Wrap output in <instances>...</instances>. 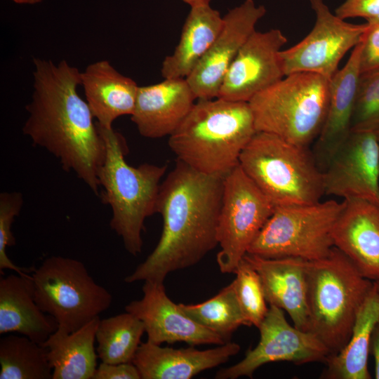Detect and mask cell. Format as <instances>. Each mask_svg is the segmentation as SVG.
I'll return each instance as SVG.
<instances>
[{
    "instance_id": "obj_25",
    "label": "cell",
    "mask_w": 379,
    "mask_h": 379,
    "mask_svg": "<svg viewBox=\"0 0 379 379\" xmlns=\"http://www.w3.org/2000/svg\"><path fill=\"white\" fill-rule=\"evenodd\" d=\"M100 317L72 331L57 328L41 345L47 349L52 379H93L98 358L95 341Z\"/></svg>"
},
{
    "instance_id": "obj_24",
    "label": "cell",
    "mask_w": 379,
    "mask_h": 379,
    "mask_svg": "<svg viewBox=\"0 0 379 379\" xmlns=\"http://www.w3.org/2000/svg\"><path fill=\"white\" fill-rule=\"evenodd\" d=\"M222 25L223 18L209 3L191 6L178 46L162 62V77L186 79L208 51Z\"/></svg>"
},
{
    "instance_id": "obj_11",
    "label": "cell",
    "mask_w": 379,
    "mask_h": 379,
    "mask_svg": "<svg viewBox=\"0 0 379 379\" xmlns=\"http://www.w3.org/2000/svg\"><path fill=\"white\" fill-rule=\"evenodd\" d=\"M309 1L316 15L314 25L302 41L281 50L282 67L285 76L309 72L330 80L347 52L362 40L368 24L347 22L332 13L323 0Z\"/></svg>"
},
{
    "instance_id": "obj_17",
    "label": "cell",
    "mask_w": 379,
    "mask_h": 379,
    "mask_svg": "<svg viewBox=\"0 0 379 379\" xmlns=\"http://www.w3.org/2000/svg\"><path fill=\"white\" fill-rule=\"evenodd\" d=\"M333 245L367 279L379 280V206L360 199L343 201L334 225Z\"/></svg>"
},
{
    "instance_id": "obj_33",
    "label": "cell",
    "mask_w": 379,
    "mask_h": 379,
    "mask_svg": "<svg viewBox=\"0 0 379 379\" xmlns=\"http://www.w3.org/2000/svg\"><path fill=\"white\" fill-rule=\"evenodd\" d=\"M368 24L361 41V73L379 68V20Z\"/></svg>"
},
{
    "instance_id": "obj_14",
    "label": "cell",
    "mask_w": 379,
    "mask_h": 379,
    "mask_svg": "<svg viewBox=\"0 0 379 379\" xmlns=\"http://www.w3.org/2000/svg\"><path fill=\"white\" fill-rule=\"evenodd\" d=\"M324 194L379 206V142L374 131H352L323 171Z\"/></svg>"
},
{
    "instance_id": "obj_22",
    "label": "cell",
    "mask_w": 379,
    "mask_h": 379,
    "mask_svg": "<svg viewBox=\"0 0 379 379\" xmlns=\"http://www.w3.org/2000/svg\"><path fill=\"white\" fill-rule=\"evenodd\" d=\"M81 85L100 126L112 128L117 118L133 113L139 86L109 61L102 60L88 65L81 72Z\"/></svg>"
},
{
    "instance_id": "obj_15",
    "label": "cell",
    "mask_w": 379,
    "mask_h": 379,
    "mask_svg": "<svg viewBox=\"0 0 379 379\" xmlns=\"http://www.w3.org/2000/svg\"><path fill=\"white\" fill-rule=\"evenodd\" d=\"M265 13L263 6H257L253 0H245L223 17L219 34L186 78L197 99L218 98L231 64Z\"/></svg>"
},
{
    "instance_id": "obj_20",
    "label": "cell",
    "mask_w": 379,
    "mask_h": 379,
    "mask_svg": "<svg viewBox=\"0 0 379 379\" xmlns=\"http://www.w3.org/2000/svg\"><path fill=\"white\" fill-rule=\"evenodd\" d=\"M243 258L258 273L269 305L286 311L296 328L308 331L309 261L292 257L266 258L250 253Z\"/></svg>"
},
{
    "instance_id": "obj_27",
    "label": "cell",
    "mask_w": 379,
    "mask_h": 379,
    "mask_svg": "<svg viewBox=\"0 0 379 379\" xmlns=\"http://www.w3.org/2000/svg\"><path fill=\"white\" fill-rule=\"evenodd\" d=\"M144 333L142 322L128 312L100 319L95 335L98 358L107 364L132 362Z\"/></svg>"
},
{
    "instance_id": "obj_36",
    "label": "cell",
    "mask_w": 379,
    "mask_h": 379,
    "mask_svg": "<svg viewBox=\"0 0 379 379\" xmlns=\"http://www.w3.org/2000/svg\"><path fill=\"white\" fill-rule=\"evenodd\" d=\"M370 352L375 361V378L379 379V321L375 326L370 343Z\"/></svg>"
},
{
    "instance_id": "obj_39",
    "label": "cell",
    "mask_w": 379,
    "mask_h": 379,
    "mask_svg": "<svg viewBox=\"0 0 379 379\" xmlns=\"http://www.w3.org/2000/svg\"><path fill=\"white\" fill-rule=\"evenodd\" d=\"M375 132V134L377 137V139L378 140V142H379V128H378L376 130L374 131Z\"/></svg>"
},
{
    "instance_id": "obj_31",
    "label": "cell",
    "mask_w": 379,
    "mask_h": 379,
    "mask_svg": "<svg viewBox=\"0 0 379 379\" xmlns=\"http://www.w3.org/2000/svg\"><path fill=\"white\" fill-rule=\"evenodd\" d=\"M379 128V68L361 73L355 97L352 131Z\"/></svg>"
},
{
    "instance_id": "obj_12",
    "label": "cell",
    "mask_w": 379,
    "mask_h": 379,
    "mask_svg": "<svg viewBox=\"0 0 379 379\" xmlns=\"http://www.w3.org/2000/svg\"><path fill=\"white\" fill-rule=\"evenodd\" d=\"M260 340L249 350L244 358L230 367L217 372L215 378H252L260 366L271 362L289 361L297 365L310 362H326L330 352L312 333L291 326L284 310L270 305L267 313L258 328Z\"/></svg>"
},
{
    "instance_id": "obj_1",
    "label": "cell",
    "mask_w": 379,
    "mask_h": 379,
    "mask_svg": "<svg viewBox=\"0 0 379 379\" xmlns=\"http://www.w3.org/2000/svg\"><path fill=\"white\" fill-rule=\"evenodd\" d=\"M34 90L23 133L53 155L95 195L105 143L86 100L79 94L81 72L66 60H34Z\"/></svg>"
},
{
    "instance_id": "obj_40",
    "label": "cell",
    "mask_w": 379,
    "mask_h": 379,
    "mask_svg": "<svg viewBox=\"0 0 379 379\" xmlns=\"http://www.w3.org/2000/svg\"><path fill=\"white\" fill-rule=\"evenodd\" d=\"M374 284L379 292V280L373 281Z\"/></svg>"
},
{
    "instance_id": "obj_6",
    "label": "cell",
    "mask_w": 379,
    "mask_h": 379,
    "mask_svg": "<svg viewBox=\"0 0 379 379\" xmlns=\"http://www.w3.org/2000/svg\"><path fill=\"white\" fill-rule=\"evenodd\" d=\"M239 165L274 206L310 204L324 194L323 172L307 147L258 131Z\"/></svg>"
},
{
    "instance_id": "obj_34",
    "label": "cell",
    "mask_w": 379,
    "mask_h": 379,
    "mask_svg": "<svg viewBox=\"0 0 379 379\" xmlns=\"http://www.w3.org/2000/svg\"><path fill=\"white\" fill-rule=\"evenodd\" d=\"M341 19L363 18L367 22L379 20V0H345L335 11Z\"/></svg>"
},
{
    "instance_id": "obj_7",
    "label": "cell",
    "mask_w": 379,
    "mask_h": 379,
    "mask_svg": "<svg viewBox=\"0 0 379 379\" xmlns=\"http://www.w3.org/2000/svg\"><path fill=\"white\" fill-rule=\"evenodd\" d=\"M329 81L313 73H292L256 94L248 103L257 132L308 147L325 120Z\"/></svg>"
},
{
    "instance_id": "obj_8",
    "label": "cell",
    "mask_w": 379,
    "mask_h": 379,
    "mask_svg": "<svg viewBox=\"0 0 379 379\" xmlns=\"http://www.w3.org/2000/svg\"><path fill=\"white\" fill-rule=\"evenodd\" d=\"M31 275L36 304L55 319L58 328L67 332L82 327L112 304L110 292L78 260L50 256Z\"/></svg>"
},
{
    "instance_id": "obj_38",
    "label": "cell",
    "mask_w": 379,
    "mask_h": 379,
    "mask_svg": "<svg viewBox=\"0 0 379 379\" xmlns=\"http://www.w3.org/2000/svg\"><path fill=\"white\" fill-rule=\"evenodd\" d=\"M190 6L200 3H210L211 0H182Z\"/></svg>"
},
{
    "instance_id": "obj_21",
    "label": "cell",
    "mask_w": 379,
    "mask_h": 379,
    "mask_svg": "<svg viewBox=\"0 0 379 379\" xmlns=\"http://www.w3.org/2000/svg\"><path fill=\"white\" fill-rule=\"evenodd\" d=\"M240 349L239 344L230 341L215 348L199 350L192 347H161L147 340L141 343L132 363L141 379H190L226 363Z\"/></svg>"
},
{
    "instance_id": "obj_13",
    "label": "cell",
    "mask_w": 379,
    "mask_h": 379,
    "mask_svg": "<svg viewBox=\"0 0 379 379\" xmlns=\"http://www.w3.org/2000/svg\"><path fill=\"white\" fill-rule=\"evenodd\" d=\"M288 39L279 29L255 30L231 64L218 98L249 102L256 94L285 77L280 58Z\"/></svg>"
},
{
    "instance_id": "obj_2",
    "label": "cell",
    "mask_w": 379,
    "mask_h": 379,
    "mask_svg": "<svg viewBox=\"0 0 379 379\" xmlns=\"http://www.w3.org/2000/svg\"><path fill=\"white\" fill-rule=\"evenodd\" d=\"M224 177L200 173L177 160L161 182L157 213L163 219L160 239L152 252L126 276V283H164L177 270L200 262L218 241Z\"/></svg>"
},
{
    "instance_id": "obj_4",
    "label": "cell",
    "mask_w": 379,
    "mask_h": 379,
    "mask_svg": "<svg viewBox=\"0 0 379 379\" xmlns=\"http://www.w3.org/2000/svg\"><path fill=\"white\" fill-rule=\"evenodd\" d=\"M98 124V123H97ZM105 143V157L98 177L102 203L111 206V228L121 238L131 255L140 253L146 218L157 213L161 185L168 166L142 164L130 166L125 160L124 138L113 128L98 124Z\"/></svg>"
},
{
    "instance_id": "obj_19",
    "label": "cell",
    "mask_w": 379,
    "mask_h": 379,
    "mask_svg": "<svg viewBox=\"0 0 379 379\" xmlns=\"http://www.w3.org/2000/svg\"><path fill=\"white\" fill-rule=\"evenodd\" d=\"M196 99L186 79H164L153 85L139 86L131 119L143 137L170 136L188 114Z\"/></svg>"
},
{
    "instance_id": "obj_28",
    "label": "cell",
    "mask_w": 379,
    "mask_h": 379,
    "mask_svg": "<svg viewBox=\"0 0 379 379\" xmlns=\"http://www.w3.org/2000/svg\"><path fill=\"white\" fill-rule=\"evenodd\" d=\"M1 379H52L47 349L25 335L0 339Z\"/></svg>"
},
{
    "instance_id": "obj_29",
    "label": "cell",
    "mask_w": 379,
    "mask_h": 379,
    "mask_svg": "<svg viewBox=\"0 0 379 379\" xmlns=\"http://www.w3.org/2000/svg\"><path fill=\"white\" fill-rule=\"evenodd\" d=\"M181 310L204 328L218 334L225 342L240 326H251L239 304L233 282L217 295L201 303H179Z\"/></svg>"
},
{
    "instance_id": "obj_30",
    "label": "cell",
    "mask_w": 379,
    "mask_h": 379,
    "mask_svg": "<svg viewBox=\"0 0 379 379\" xmlns=\"http://www.w3.org/2000/svg\"><path fill=\"white\" fill-rule=\"evenodd\" d=\"M234 274L232 282L241 311L250 326L258 328L269 310L260 277L244 258Z\"/></svg>"
},
{
    "instance_id": "obj_3",
    "label": "cell",
    "mask_w": 379,
    "mask_h": 379,
    "mask_svg": "<svg viewBox=\"0 0 379 379\" xmlns=\"http://www.w3.org/2000/svg\"><path fill=\"white\" fill-rule=\"evenodd\" d=\"M257 131L248 102L198 99L168 145L178 160L207 175L225 177Z\"/></svg>"
},
{
    "instance_id": "obj_37",
    "label": "cell",
    "mask_w": 379,
    "mask_h": 379,
    "mask_svg": "<svg viewBox=\"0 0 379 379\" xmlns=\"http://www.w3.org/2000/svg\"><path fill=\"white\" fill-rule=\"evenodd\" d=\"M18 4H35L41 2L42 0H11Z\"/></svg>"
},
{
    "instance_id": "obj_32",
    "label": "cell",
    "mask_w": 379,
    "mask_h": 379,
    "mask_svg": "<svg viewBox=\"0 0 379 379\" xmlns=\"http://www.w3.org/2000/svg\"><path fill=\"white\" fill-rule=\"evenodd\" d=\"M23 197L19 192H4L0 194V270L15 271L22 276H29L34 267H21L8 258L6 248L15 244L11 225L21 211Z\"/></svg>"
},
{
    "instance_id": "obj_18",
    "label": "cell",
    "mask_w": 379,
    "mask_h": 379,
    "mask_svg": "<svg viewBox=\"0 0 379 379\" xmlns=\"http://www.w3.org/2000/svg\"><path fill=\"white\" fill-rule=\"evenodd\" d=\"M361 41L353 48L345 66L329 81L327 112L313 153L322 172L352 132L355 97L361 74Z\"/></svg>"
},
{
    "instance_id": "obj_16",
    "label": "cell",
    "mask_w": 379,
    "mask_h": 379,
    "mask_svg": "<svg viewBox=\"0 0 379 379\" xmlns=\"http://www.w3.org/2000/svg\"><path fill=\"white\" fill-rule=\"evenodd\" d=\"M142 293V298L126 305L125 310L142 322L147 341L157 345L184 342L192 346L227 343L188 317L167 295L164 283L145 281Z\"/></svg>"
},
{
    "instance_id": "obj_23",
    "label": "cell",
    "mask_w": 379,
    "mask_h": 379,
    "mask_svg": "<svg viewBox=\"0 0 379 379\" xmlns=\"http://www.w3.org/2000/svg\"><path fill=\"white\" fill-rule=\"evenodd\" d=\"M55 319L35 301L32 275L0 279V334L18 333L43 344L56 331Z\"/></svg>"
},
{
    "instance_id": "obj_10",
    "label": "cell",
    "mask_w": 379,
    "mask_h": 379,
    "mask_svg": "<svg viewBox=\"0 0 379 379\" xmlns=\"http://www.w3.org/2000/svg\"><path fill=\"white\" fill-rule=\"evenodd\" d=\"M274 208L239 164L224 177L217 233L221 272L234 273Z\"/></svg>"
},
{
    "instance_id": "obj_5",
    "label": "cell",
    "mask_w": 379,
    "mask_h": 379,
    "mask_svg": "<svg viewBox=\"0 0 379 379\" xmlns=\"http://www.w3.org/2000/svg\"><path fill=\"white\" fill-rule=\"evenodd\" d=\"M373 286V281L335 246L326 257L309 261L308 331L323 343L330 356L347 343L357 312Z\"/></svg>"
},
{
    "instance_id": "obj_26",
    "label": "cell",
    "mask_w": 379,
    "mask_h": 379,
    "mask_svg": "<svg viewBox=\"0 0 379 379\" xmlns=\"http://www.w3.org/2000/svg\"><path fill=\"white\" fill-rule=\"evenodd\" d=\"M379 321V292L373 286L359 308L350 338L337 354L329 356L324 379H370L368 356L373 328Z\"/></svg>"
},
{
    "instance_id": "obj_9",
    "label": "cell",
    "mask_w": 379,
    "mask_h": 379,
    "mask_svg": "<svg viewBox=\"0 0 379 379\" xmlns=\"http://www.w3.org/2000/svg\"><path fill=\"white\" fill-rule=\"evenodd\" d=\"M342 208L343 201L335 200L276 206L247 253L320 260L334 246L332 233Z\"/></svg>"
},
{
    "instance_id": "obj_35",
    "label": "cell",
    "mask_w": 379,
    "mask_h": 379,
    "mask_svg": "<svg viewBox=\"0 0 379 379\" xmlns=\"http://www.w3.org/2000/svg\"><path fill=\"white\" fill-rule=\"evenodd\" d=\"M93 379H141L136 366L132 363L107 364L98 366Z\"/></svg>"
}]
</instances>
